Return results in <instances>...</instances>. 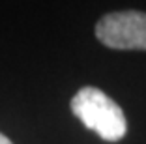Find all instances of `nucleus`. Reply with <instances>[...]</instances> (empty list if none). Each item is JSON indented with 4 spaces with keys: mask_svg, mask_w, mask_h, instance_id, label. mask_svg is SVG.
I'll list each match as a JSON object with an SVG mask.
<instances>
[{
    "mask_svg": "<svg viewBox=\"0 0 146 144\" xmlns=\"http://www.w3.org/2000/svg\"><path fill=\"white\" fill-rule=\"evenodd\" d=\"M71 112L88 129L96 131L103 140L116 142L127 131V122L122 109L107 94L94 86L81 88L71 99Z\"/></svg>",
    "mask_w": 146,
    "mask_h": 144,
    "instance_id": "nucleus-1",
    "label": "nucleus"
},
{
    "mask_svg": "<svg viewBox=\"0 0 146 144\" xmlns=\"http://www.w3.org/2000/svg\"><path fill=\"white\" fill-rule=\"evenodd\" d=\"M0 144H13V142H11V140H9L6 135H2V133H0Z\"/></svg>",
    "mask_w": 146,
    "mask_h": 144,
    "instance_id": "nucleus-3",
    "label": "nucleus"
},
{
    "mask_svg": "<svg viewBox=\"0 0 146 144\" xmlns=\"http://www.w3.org/2000/svg\"><path fill=\"white\" fill-rule=\"evenodd\" d=\"M96 36L103 45L118 51H146V13L114 11L96 25Z\"/></svg>",
    "mask_w": 146,
    "mask_h": 144,
    "instance_id": "nucleus-2",
    "label": "nucleus"
}]
</instances>
